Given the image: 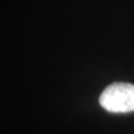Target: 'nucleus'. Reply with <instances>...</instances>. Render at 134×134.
Here are the masks:
<instances>
[{"mask_svg":"<svg viewBox=\"0 0 134 134\" xmlns=\"http://www.w3.org/2000/svg\"><path fill=\"white\" fill-rule=\"evenodd\" d=\"M99 104L111 113L134 111V85L130 83H113L102 92Z\"/></svg>","mask_w":134,"mask_h":134,"instance_id":"f257e3e1","label":"nucleus"}]
</instances>
